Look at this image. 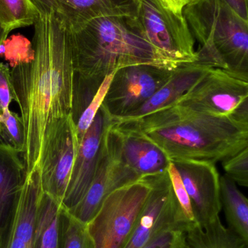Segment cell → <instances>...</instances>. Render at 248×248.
Listing matches in <instances>:
<instances>
[{
	"label": "cell",
	"instance_id": "obj_26",
	"mask_svg": "<svg viewBox=\"0 0 248 248\" xmlns=\"http://www.w3.org/2000/svg\"><path fill=\"white\" fill-rule=\"evenodd\" d=\"M115 73L109 74L104 78L97 93L95 94L93 100L89 103L87 107L84 109V111L83 112L76 123V132H77L79 144L81 142L84 134L87 132V129L90 128L96 114L101 107Z\"/></svg>",
	"mask_w": 248,
	"mask_h": 248
},
{
	"label": "cell",
	"instance_id": "obj_10",
	"mask_svg": "<svg viewBox=\"0 0 248 248\" xmlns=\"http://www.w3.org/2000/svg\"><path fill=\"white\" fill-rule=\"evenodd\" d=\"M175 69L141 64L117 70L102 108L111 118L128 116L160 90L170 79Z\"/></svg>",
	"mask_w": 248,
	"mask_h": 248
},
{
	"label": "cell",
	"instance_id": "obj_19",
	"mask_svg": "<svg viewBox=\"0 0 248 248\" xmlns=\"http://www.w3.org/2000/svg\"><path fill=\"white\" fill-rule=\"evenodd\" d=\"M220 193L227 229L248 242V198L227 175L220 176Z\"/></svg>",
	"mask_w": 248,
	"mask_h": 248
},
{
	"label": "cell",
	"instance_id": "obj_16",
	"mask_svg": "<svg viewBox=\"0 0 248 248\" xmlns=\"http://www.w3.org/2000/svg\"><path fill=\"white\" fill-rule=\"evenodd\" d=\"M56 15L68 31L104 16H135L137 0H56Z\"/></svg>",
	"mask_w": 248,
	"mask_h": 248
},
{
	"label": "cell",
	"instance_id": "obj_33",
	"mask_svg": "<svg viewBox=\"0 0 248 248\" xmlns=\"http://www.w3.org/2000/svg\"><path fill=\"white\" fill-rule=\"evenodd\" d=\"M192 1L193 0H160L165 7L179 14H182L185 6Z\"/></svg>",
	"mask_w": 248,
	"mask_h": 248
},
{
	"label": "cell",
	"instance_id": "obj_14",
	"mask_svg": "<svg viewBox=\"0 0 248 248\" xmlns=\"http://www.w3.org/2000/svg\"><path fill=\"white\" fill-rule=\"evenodd\" d=\"M110 122L116 133L121 159L138 178L167 170L171 162L160 147L137 130L112 119Z\"/></svg>",
	"mask_w": 248,
	"mask_h": 248
},
{
	"label": "cell",
	"instance_id": "obj_25",
	"mask_svg": "<svg viewBox=\"0 0 248 248\" xmlns=\"http://www.w3.org/2000/svg\"><path fill=\"white\" fill-rule=\"evenodd\" d=\"M167 170L171 180L173 192L179 206V219L187 232L188 230L198 225L192 202L185 189L182 177L176 166L172 162L169 164Z\"/></svg>",
	"mask_w": 248,
	"mask_h": 248
},
{
	"label": "cell",
	"instance_id": "obj_27",
	"mask_svg": "<svg viewBox=\"0 0 248 248\" xmlns=\"http://www.w3.org/2000/svg\"><path fill=\"white\" fill-rule=\"evenodd\" d=\"M0 49L11 67L19 63L28 62L33 58V51L32 42L20 34L13 35L3 42Z\"/></svg>",
	"mask_w": 248,
	"mask_h": 248
},
{
	"label": "cell",
	"instance_id": "obj_29",
	"mask_svg": "<svg viewBox=\"0 0 248 248\" xmlns=\"http://www.w3.org/2000/svg\"><path fill=\"white\" fill-rule=\"evenodd\" d=\"M185 235L183 229L170 227L159 233L141 248H182Z\"/></svg>",
	"mask_w": 248,
	"mask_h": 248
},
{
	"label": "cell",
	"instance_id": "obj_11",
	"mask_svg": "<svg viewBox=\"0 0 248 248\" xmlns=\"http://www.w3.org/2000/svg\"><path fill=\"white\" fill-rule=\"evenodd\" d=\"M151 176V192L123 248H141L170 227H179L186 232L179 219V206L167 170Z\"/></svg>",
	"mask_w": 248,
	"mask_h": 248
},
{
	"label": "cell",
	"instance_id": "obj_13",
	"mask_svg": "<svg viewBox=\"0 0 248 248\" xmlns=\"http://www.w3.org/2000/svg\"><path fill=\"white\" fill-rule=\"evenodd\" d=\"M105 117L100 107L79 145L68 182L62 209L70 211L82 201L88 190L99 159L102 136L104 131Z\"/></svg>",
	"mask_w": 248,
	"mask_h": 248
},
{
	"label": "cell",
	"instance_id": "obj_23",
	"mask_svg": "<svg viewBox=\"0 0 248 248\" xmlns=\"http://www.w3.org/2000/svg\"><path fill=\"white\" fill-rule=\"evenodd\" d=\"M62 247L61 248H94L87 224L62 209L61 212Z\"/></svg>",
	"mask_w": 248,
	"mask_h": 248
},
{
	"label": "cell",
	"instance_id": "obj_15",
	"mask_svg": "<svg viewBox=\"0 0 248 248\" xmlns=\"http://www.w3.org/2000/svg\"><path fill=\"white\" fill-rule=\"evenodd\" d=\"M43 191L39 166L26 175L10 216L8 240L20 239L33 248V233Z\"/></svg>",
	"mask_w": 248,
	"mask_h": 248
},
{
	"label": "cell",
	"instance_id": "obj_2",
	"mask_svg": "<svg viewBox=\"0 0 248 248\" xmlns=\"http://www.w3.org/2000/svg\"><path fill=\"white\" fill-rule=\"evenodd\" d=\"M69 33L74 70L71 115L75 124L109 74L141 64L176 68L146 40L135 16L97 17Z\"/></svg>",
	"mask_w": 248,
	"mask_h": 248
},
{
	"label": "cell",
	"instance_id": "obj_32",
	"mask_svg": "<svg viewBox=\"0 0 248 248\" xmlns=\"http://www.w3.org/2000/svg\"><path fill=\"white\" fill-rule=\"evenodd\" d=\"M225 1L241 18L248 21V0H225Z\"/></svg>",
	"mask_w": 248,
	"mask_h": 248
},
{
	"label": "cell",
	"instance_id": "obj_17",
	"mask_svg": "<svg viewBox=\"0 0 248 248\" xmlns=\"http://www.w3.org/2000/svg\"><path fill=\"white\" fill-rule=\"evenodd\" d=\"M209 68H211L197 62L179 65L170 79L144 104L128 116L116 119H138L173 104L184 95Z\"/></svg>",
	"mask_w": 248,
	"mask_h": 248
},
{
	"label": "cell",
	"instance_id": "obj_20",
	"mask_svg": "<svg viewBox=\"0 0 248 248\" xmlns=\"http://www.w3.org/2000/svg\"><path fill=\"white\" fill-rule=\"evenodd\" d=\"M182 248H248V242L229 230L218 217L208 225L188 230Z\"/></svg>",
	"mask_w": 248,
	"mask_h": 248
},
{
	"label": "cell",
	"instance_id": "obj_30",
	"mask_svg": "<svg viewBox=\"0 0 248 248\" xmlns=\"http://www.w3.org/2000/svg\"><path fill=\"white\" fill-rule=\"evenodd\" d=\"M14 101V93L11 82L10 67L7 64L0 63V115L9 109Z\"/></svg>",
	"mask_w": 248,
	"mask_h": 248
},
{
	"label": "cell",
	"instance_id": "obj_8",
	"mask_svg": "<svg viewBox=\"0 0 248 248\" xmlns=\"http://www.w3.org/2000/svg\"><path fill=\"white\" fill-rule=\"evenodd\" d=\"M71 113L50 124L45 131L39 163L44 193L62 207L79 147Z\"/></svg>",
	"mask_w": 248,
	"mask_h": 248
},
{
	"label": "cell",
	"instance_id": "obj_6",
	"mask_svg": "<svg viewBox=\"0 0 248 248\" xmlns=\"http://www.w3.org/2000/svg\"><path fill=\"white\" fill-rule=\"evenodd\" d=\"M135 19L146 40L172 66L197 61L195 39L183 13H174L160 0H137Z\"/></svg>",
	"mask_w": 248,
	"mask_h": 248
},
{
	"label": "cell",
	"instance_id": "obj_7",
	"mask_svg": "<svg viewBox=\"0 0 248 248\" xmlns=\"http://www.w3.org/2000/svg\"><path fill=\"white\" fill-rule=\"evenodd\" d=\"M175 103L248 125V81L227 70L209 68Z\"/></svg>",
	"mask_w": 248,
	"mask_h": 248
},
{
	"label": "cell",
	"instance_id": "obj_35",
	"mask_svg": "<svg viewBox=\"0 0 248 248\" xmlns=\"http://www.w3.org/2000/svg\"><path fill=\"white\" fill-rule=\"evenodd\" d=\"M0 248H1V234H0Z\"/></svg>",
	"mask_w": 248,
	"mask_h": 248
},
{
	"label": "cell",
	"instance_id": "obj_4",
	"mask_svg": "<svg viewBox=\"0 0 248 248\" xmlns=\"http://www.w3.org/2000/svg\"><path fill=\"white\" fill-rule=\"evenodd\" d=\"M182 13L199 45L195 62L248 81V21L225 0H193Z\"/></svg>",
	"mask_w": 248,
	"mask_h": 248
},
{
	"label": "cell",
	"instance_id": "obj_3",
	"mask_svg": "<svg viewBox=\"0 0 248 248\" xmlns=\"http://www.w3.org/2000/svg\"><path fill=\"white\" fill-rule=\"evenodd\" d=\"M109 118L141 132L160 147L170 162L215 163L248 147V125L176 103L138 119Z\"/></svg>",
	"mask_w": 248,
	"mask_h": 248
},
{
	"label": "cell",
	"instance_id": "obj_1",
	"mask_svg": "<svg viewBox=\"0 0 248 248\" xmlns=\"http://www.w3.org/2000/svg\"><path fill=\"white\" fill-rule=\"evenodd\" d=\"M32 61L10 70L14 101L25 129L22 153L26 173L39 166L45 131L70 114L74 70L70 33L56 13L39 15L34 23Z\"/></svg>",
	"mask_w": 248,
	"mask_h": 248
},
{
	"label": "cell",
	"instance_id": "obj_31",
	"mask_svg": "<svg viewBox=\"0 0 248 248\" xmlns=\"http://www.w3.org/2000/svg\"><path fill=\"white\" fill-rule=\"evenodd\" d=\"M41 15L56 13V0H31Z\"/></svg>",
	"mask_w": 248,
	"mask_h": 248
},
{
	"label": "cell",
	"instance_id": "obj_34",
	"mask_svg": "<svg viewBox=\"0 0 248 248\" xmlns=\"http://www.w3.org/2000/svg\"><path fill=\"white\" fill-rule=\"evenodd\" d=\"M9 32L7 31L4 30V29L0 26V46L2 45L3 42L6 40V39L8 36Z\"/></svg>",
	"mask_w": 248,
	"mask_h": 248
},
{
	"label": "cell",
	"instance_id": "obj_24",
	"mask_svg": "<svg viewBox=\"0 0 248 248\" xmlns=\"http://www.w3.org/2000/svg\"><path fill=\"white\" fill-rule=\"evenodd\" d=\"M0 141L23 153L25 147V129L20 116L10 108L0 115Z\"/></svg>",
	"mask_w": 248,
	"mask_h": 248
},
{
	"label": "cell",
	"instance_id": "obj_21",
	"mask_svg": "<svg viewBox=\"0 0 248 248\" xmlns=\"http://www.w3.org/2000/svg\"><path fill=\"white\" fill-rule=\"evenodd\" d=\"M62 207L44 193L33 233V248H59Z\"/></svg>",
	"mask_w": 248,
	"mask_h": 248
},
{
	"label": "cell",
	"instance_id": "obj_22",
	"mask_svg": "<svg viewBox=\"0 0 248 248\" xmlns=\"http://www.w3.org/2000/svg\"><path fill=\"white\" fill-rule=\"evenodd\" d=\"M39 15L31 0H0V26L9 33L34 25Z\"/></svg>",
	"mask_w": 248,
	"mask_h": 248
},
{
	"label": "cell",
	"instance_id": "obj_5",
	"mask_svg": "<svg viewBox=\"0 0 248 248\" xmlns=\"http://www.w3.org/2000/svg\"><path fill=\"white\" fill-rule=\"evenodd\" d=\"M151 175L116 188L105 198L87 223L94 248H124L151 192Z\"/></svg>",
	"mask_w": 248,
	"mask_h": 248
},
{
	"label": "cell",
	"instance_id": "obj_9",
	"mask_svg": "<svg viewBox=\"0 0 248 248\" xmlns=\"http://www.w3.org/2000/svg\"><path fill=\"white\" fill-rule=\"evenodd\" d=\"M104 115V131L93 181L82 201L69 212L86 224L94 217L111 192L139 179L122 162L115 130L109 116Z\"/></svg>",
	"mask_w": 248,
	"mask_h": 248
},
{
	"label": "cell",
	"instance_id": "obj_12",
	"mask_svg": "<svg viewBox=\"0 0 248 248\" xmlns=\"http://www.w3.org/2000/svg\"><path fill=\"white\" fill-rule=\"evenodd\" d=\"M172 163L190 198L198 225L204 227L214 222L222 209L220 175L215 163L192 160Z\"/></svg>",
	"mask_w": 248,
	"mask_h": 248
},
{
	"label": "cell",
	"instance_id": "obj_18",
	"mask_svg": "<svg viewBox=\"0 0 248 248\" xmlns=\"http://www.w3.org/2000/svg\"><path fill=\"white\" fill-rule=\"evenodd\" d=\"M26 175L21 153L0 141V230L11 214Z\"/></svg>",
	"mask_w": 248,
	"mask_h": 248
},
{
	"label": "cell",
	"instance_id": "obj_28",
	"mask_svg": "<svg viewBox=\"0 0 248 248\" xmlns=\"http://www.w3.org/2000/svg\"><path fill=\"white\" fill-rule=\"evenodd\" d=\"M226 175L240 186L248 187V147L223 160Z\"/></svg>",
	"mask_w": 248,
	"mask_h": 248
}]
</instances>
